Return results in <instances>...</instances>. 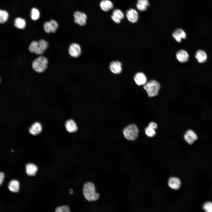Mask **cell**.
I'll return each mask as SVG.
<instances>
[{"label": "cell", "mask_w": 212, "mask_h": 212, "mask_svg": "<svg viewBox=\"0 0 212 212\" xmlns=\"http://www.w3.org/2000/svg\"><path fill=\"white\" fill-rule=\"evenodd\" d=\"M145 132L146 135L149 137H153L156 134L155 130L148 126L145 128Z\"/></svg>", "instance_id": "cell-27"}, {"label": "cell", "mask_w": 212, "mask_h": 212, "mask_svg": "<svg viewBox=\"0 0 212 212\" xmlns=\"http://www.w3.org/2000/svg\"><path fill=\"white\" fill-rule=\"evenodd\" d=\"M122 64L118 61L112 62L110 65V71L115 74H119L122 71Z\"/></svg>", "instance_id": "cell-14"}, {"label": "cell", "mask_w": 212, "mask_h": 212, "mask_svg": "<svg viewBox=\"0 0 212 212\" xmlns=\"http://www.w3.org/2000/svg\"><path fill=\"white\" fill-rule=\"evenodd\" d=\"M31 18L34 21H36L40 17V13L38 9L33 8L31 11Z\"/></svg>", "instance_id": "cell-26"}, {"label": "cell", "mask_w": 212, "mask_h": 212, "mask_svg": "<svg viewBox=\"0 0 212 212\" xmlns=\"http://www.w3.org/2000/svg\"><path fill=\"white\" fill-rule=\"evenodd\" d=\"M148 126L155 130L158 128L157 124L155 122H150L149 123Z\"/></svg>", "instance_id": "cell-30"}, {"label": "cell", "mask_w": 212, "mask_h": 212, "mask_svg": "<svg viewBox=\"0 0 212 212\" xmlns=\"http://www.w3.org/2000/svg\"><path fill=\"white\" fill-rule=\"evenodd\" d=\"M134 80L138 85H144L147 82V78L143 73L139 72L137 73L134 76Z\"/></svg>", "instance_id": "cell-12"}, {"label": "cell", "mask_w": 212, "mask_h": 212, "mask_svg": "<svg viewBox=\"0 0 212 212\" xmlns=\"http://www.w3.org/2000/svg\"><path fill=\"white\" fill-rule=\"evenodd\" d=\"M83 193L85 199L90 202L97 201L100 197L99 194L96 190L95 185L90 182L84 184L83 187Z\"/></svg>", "instance_id": "cell-1"}, {"label": "cell", "mask_w": 212, "mask_h": 212, "mask_svg": "<svg viewBox=\"0 0 212 212\" xmlns=\"http://www.w3.org/2000/svg\"><path fill=\"white\" fill-rule=\"evenodd\" d=\"M150 6V4L148 0H138L137 1V7L140 11L146 10L147 7Z\"/></svg>", "instance_id": "cell-20"}, {"label": "cell", "mask_w": 212, "mask_h": 212, "mask_svg": "<svg viewBox=\"0 0 212 212\" xmlns=\"http://www.w3.org/2000/svg\"><path fill=\"white\" fill-rule=\"evenodd\" d=\"M8 17L9 14L6 11L0 9V23L4 24L6 22Z\"/></svg>", "instance_id": "cell-25"}, {"label": "cell", "mask_w": 212, "mask_h": 212, "mask_svg": "<svg viewBox=\"0 0 212 212\" xmlns=\"http://www.w3.org/2000/svg\"><path fill=\"white\" fill-rule=\"evenodd\" d=\"M0 81H1V79H0Z\"/></svg>", "instance_id": "cell-33"}, {"label": "cell", "mask_w": 212, "mask_h": 212, "mask_svg": "<svg viewBox=\"0 0 212 212\" xmlns=\"http://www.w3.org/2000/svg\"><path fill=\"white\" fill-rule=\"evenodd\" d=\"M126 15L128 21L132 23H136L138 19V13L134 9L128 10L126 12Z\"/></svg>", "instance_id": "cell-10"}, {"label": "cell", "mask_w": 212, "mask_h": 212, "mask_svg": "<svg viewBox=\"0 0 212 212\" xmlns=\"http://www.w3.org/2000/svg\"><path fill=\"white\" fill-rule=\"evenodd\" d=\"M124 16L122 12L120 9H115L113 11L111 18L116 23H119Z\"/></svg>", "instance_id": "cell-18"}, {"label": "cell", "mask_w": 212, "mask_h": 212, "mask_svg": "<svg viewBox=\"0 0 212 212\" xmlns=\"http://www.w3.org/2000/svg\"><path fill=\"white\" fill-rule=\"evenodd\" d=\"M5 175L2 172L0 173V185L2 183L4 180Z\"/></svg>", "instance_id": "cell-31"}, {"label": "cell", "mask_w": 212, "mask_h": 212, "mask_svg": "<svg viewBox=\"0 0 212 212\" xmlns=\"http://www.w3.org/2000/svg\"><path fill=\"white\" fill-rule=\"evenodd\" d=\"M26 172L28 175L31 176L35 175L37 171V168L34 164L28 163L26 165Z\"/></svg>", "instance_id": "cell-22"}, {"label": "cell", "mask_w": 212, "mask_h": 212, "mask_svg": "<svg viewBox=\"0 0 212 212\" xmlns=\"http://www.w3.org/2000/svg\"><path fill=\"white\" fill-rule=\"evenodd\" d=\"M144 89L146 91L148 96L153 97L157 96L160 88V85L157 81L151 80L144 85Z\"/></svg>", "instance_id": "cell-3"}, {"label": "cell", "mask_w": 212, "mask_h": 212, "mask_svg": "<svg viewBox=\"0 0 212 212\" xmlns=\"http://www.w3.org/2000/svg\"><path fill=\"white\" fill-rule=\"evenodd\" d=\"M42 127L41 124L38 122L34 123L29 129V133L34 135L40 134L42 131Z\"/></svg>", "instance_id": "cell-17"}, {"label": "cell", "mask_w": 212, "mask_h": 212, "mask_svg": "<svg viewBox=\"0 0 212 212\" xmlns=\"http://www.w3.org/2000/svg\"><path fill=\"white\" fill-rule=\"evenodd\" d=\"M68 51L71 56L74 57H77L81 54V49L79 44L76 43H73L70 45Z\"/></svg>", "instance_id": "cell-9"}, {"label": "cell", "mask_w": 212, "mask_h": 212, "mask_svg": "<svg viewBox=\"0 0 212 212\" xmlns=\"http://www.w3.org/2000/svg\"><path fill=\"white\" fill-rule=\"evenodd\" d=\"M195 57L198 62L202 63L206 61L207 59V55L205 52L202 50H199L196 52Z\"/></svg>", "instance_id": "cell-19"}, {"label": "cell", "mask_w": 212, "mask_h": 212, "mask_svg": "<svg viewBox=\"0 0 212 212\" xmlns=\"http://www.w3.org/2000/svg\"><path fill=\"white\" fill-rule=\"evenodd\" d=\"M48 64V59L44 56H39L34 60L32 66L33 69L36 72L41 73L47 69Z\"/></svg>", "instance_id": "cell-4"}, {"label": "cell", "mask_w": 212, "mask_h": 212, "mask_svg": "<svg viewBox=\"0 0 212 212\" xmlns=\"http://www.w3.org/2000/svg\"><path fill=\"white\" fill-rule=\"evenodd\" d=\"M14 25L18 29H23L25 28L26 22L24 19L18 17L16 18L14 20Z\"/></svg>", "instance_id": "cell-24"}, {"label": "cell", "mask_w": 212, "mask_h": 212, "mask_svg": "<svg viewBox=\"0 0 212 212\" xmlns=\"http://www.w3.org/2000/svg\"><path fill=\"white\" fill-rule=\"evenodd\" d=\"M55 211L59 212H70V211L69 206H63L57 208L55 209Z\"/></svg>", "instance_id": "cell-29"}, {"label": "cell", "mask_w": 212, "mask_h": 212, "mask_svg": "<svg viewBox=\"0 0 212 212\" xmlns=\"http://www.w3.org/2000/svg\"><path fill=\"white\" fill-rule=\"evenodd\" d=\"M172 36L176 41L178 42H181L182 39L186 38L185 32L181 29L179 28L175 30L173 33Z\"/></svg>", "instance_id": "cell-13"}, {"label": "cell", "mask_w": 212, "mask_h": 212, "mask_svg": "<svg viewBox=\"0 0 212 212\" xmlns=\"http://www.w3.org/2000/svg\"><path fill=\"white\" fill-rule=\"evenodd\" d=\"M184 138L188 144L191 145L197 140L198 136L193 130H188L184 134Z\"/></svg>", "instance_id": "cell-8"}, {"label": "cell", "mask_w": 212, "mask_h": 212, "mask_svg": "<svg viewBox=\"0 0 212 212\" xmlns=\"http://www.w3.org/2000/svg\"><path fill=\"white\" fill-rule=\"evenodd\" d=\"M177 60L181 63L187 62L189 59V55L185 50L180 49L178 51L176 54Z\"/></svg>", "instance_id": "cell-15"}, {"label": "cell", "mask_w": 212, "mask_h": 212, "mask_svg": "<svg viewBox=\"0 0 212 212\" xmlns=\"http://www.w3.org/2000/svg\"><path fill=\"white\" fill-rule=\"evenodd\" d=\"M57 22L54 20L52 19L50 21H46L44 24V29L47 33H55L58 27Z\"/></svg>", "instance_id": "cell-7"}, {"label": "cell", "mask_w": 212, "mask_h": 212, "mask_svg": "<svg viewBox=\"0 0 212 212\" xmlns=\"http://www.w3.org/2000/svg\"><path fill=\"white\" fill-rule=\"evenodd\" d=\"M46 49L47 48L44 44L36 41L32 42L29 47V49L31 52L38 55L42 54Z\"/></svg>", "instance_id": "cell-5"}, {"label": "cell", "mask_w": 212, "mask_h": 212, "mask_svg": "<svg viewBox=\"0 0 212 212\" xmlns=\"http://www.w3.org/2000/svg\"><path fill=\"white\" fill-rule=\"evenodd\" d=\"M203 208L207 212H212V203L210 202H205L203 205Z\"/></svg>", "instance_id": "cell-28"}, {"label": "cell", "mask_w": 212, "mask_h": 212, "mask_svg": "<svg viewBox=\"0 0 212 212\" xmlns=\"http://www.w3.org/2000/svg\"><path fill=\"white\" fill-rule=\"evenodd\" d=\"M74 22L81 26H84L86 23L87 16L84 13L78 11H75L74 13Z\"/></svg>", "instance_id": "cell-6"}, {"label": "cell", "mask_w": 212, "mask_h": 212, "mask_svg": "<svg viewBox=\"0 0 212 212\" xmlns=\"http://www.w3.org/2000/svg\"><path fill=\"white\" fill-rule=\"evenodd\" d=\"M69 192L70 194H72L73 193L72 190L71 189H70V190L69 191Z\"/></svg>", "instance_id": "cell-32"}, {"label": "cell", "mask_w": 212, "mask_h": 212, "mask_svg": "<svg viewBox=\"0 0 212 212\" xmlns=\"http://www.w3.org/2000/svg\"><path fill=\"white\" fill-rule=\"evenodd\" d=\"M139 133L138 129L134 124L128 125L125 127L123 130L124 137L127 140L130 141H133L137 139Z\"/></svg>", "instance_id": "cell-2"}, {"label": "cell", "mask_w": 212, "mask_h": 212, "mask_svg": "<svg viewBox=\"0 0 212 212\" xmlns=\"http://www.w3.org/2000/svg\"><path fill=\"white\" fill-rule=\"evenodd\" d=\"M9 190L13 192H17L19 189V183L16 180H12L10 181L8 185Z\"/></svg>", "instance_id": "cell-23"}, {"label": "cell", "mask_w": 212, "mask_h": 212, "mask_svg": "<svg viewBox=\"0 0 212 212\" xmlns=\"http://www.w3.org/2000/svg\"><path fill=\"white\" fill-rule=\"evenodd\" d=\"M168 184L169 187L174 190H177L181 186V183L180 179L176 177H171L168 179Z\"/></svg>", "instance_id": "cell-11"}, {"label": "cell", "mask_w": 212, "mask_h": 212, "mask_svg": "<svg viewBox=\"0 0 212 212\" xmlns=\"http://www.w3.org/2000/svg\"><path fill=\"white\" fill-rule=\"evenodd\" d=\"M100 6L103 11H107L113 8V4L109 0H103L100 2Z\"/></svg>", "instance_id": "cell-21"}, {"label": "cell", "mask_w": 212, "mask_h": 212, "mask_svg": "<svg viewBox=\"0 0 212 212\" xmlns=\"http://www.w3.org/2000/svg\"><path fill=\"white\" fill-rule=\"evenodd\" d=\"M65 127L67 131L70 133L75 132L78 130V127L76 123L72 119L68 120L66 122Z\"/></svg>", "instance_id": "cell-16"}]
</instances>
